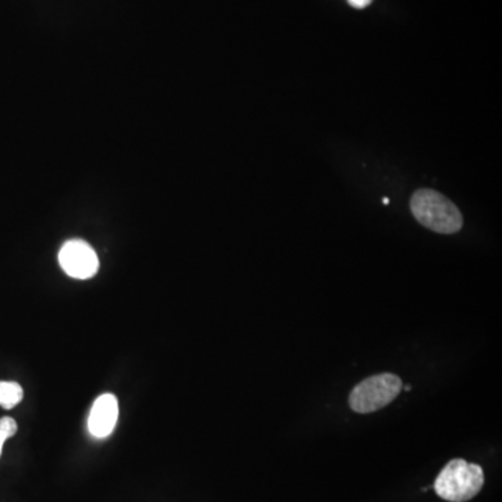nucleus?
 Returning <instances> with one entry per match:
<instances>
[{"instance_id":"f257e3e1","label":"nucleus","mask_w":502,"mask_h":502,"mask_svg":"<svg viewBox=\"0 0 502 502\" xmlns=\"http://www.w3.org/2000/svg\"><path fill=\"white\" fill-rule=\"evenodd\" d=\"M410 209L418 224L436 234L454 235L464 226V216L451 200L433 188H420L410 198Z\"/></svg>"},{"instance_id":"0eeeda50","label":"nucleus","mask_w":502,"mask_h":502,"mask_svg":"<svg viewBox=\"0 0 502 502\" xmlns=\"http://www.w3.org/2000/svg\"><path fill=\"white\" fill-rule=\"evenodd\" d=\"M15 433H17V423H15V418H0V434H4L9 439L15 437Z\"/></svg>"},{"instance_id":"1a4fd4ad","label":"nucleus","mask_w":502,"mask_h":502,"mask_svg":"<svg viewBox=\"0 0 502 502\" xmlns=\"http://www.w3.org/2000/svg\"><path fill=\"white\" fill-rule=\"evenodd\" d=\"M6 441V437H5L4 434H0V457H2V452H4V446Z\"/></svg>"},{"instance_id":"7ed1b4c3","label":"nucleus","mask_w":502,"mask_h":502,"mask_svg":"<svg viewBox=\"0 0 502 502\" xmlns=\"http://www.w3.org/2000/svg\"><path fill=\"white\" fill-rule=\"evenodd\" d=\"M402 381L395 374L368 376L350 392L349 405L356 413H373L391 404L401 394Z\"/></svg>"},{"instance_id":"39448f33","label":"nucleus","mask_w":502,"mask_h":502,"mask_svg":"<svg viewBox=\"0 0 502 502\" xmlns=\"http://www.w3.org/2000/svg\"><path fill=\"white\" fill-rule=\"evenodd\" d=\"M119 416V405L115 395L105 394L94 402L88 417V430L96 438H105L114 431Z\"/></svg>"},{"instance_id":"423d86ee","label":"nucleus","mask_w":502,"mask_h":502,"mask_svg":"<svg viewBox=\"0 0 502 502\" xmlns=\"http://www.w3.org/2000/svg\"><path fill=\"white\" fill-rule=\"evenodd\" d=\"M25 397V391L20 384L13 381H0V407L5 409H13L17 407Z\"/></svg>"},{"instance_id":"f03ea898","label":"nucleus","mask_w":502,"mask_h":502,"mask_svg":"<svg viewBox=\"0 0 502 502\" xmlns=\"http://www.w3.org/2000/svg\"><path fill=\"white\" fill-rule=\"evenodd\" d=\"M483 485L485 473L478 465L454 459L439 473L434 490L446 501L465 502L475 498Z\"/></svg>"},{"instance_id":"6e6552de","label":"nucleus","mask_w":502,"mask_h":502,"mask_svg":"<svg viewBox=\"0 0 502 502\" xmlns=\"http://www.w3.org/2000/svg\"><path fill=\"white\" fill-rule=\"evenodd\" d=\"M374 0H347V4L356 10H363L370 6Z\"/></svg>"},{"instance_id":"20e7f679","label":"nucleus","mask_w":502,"mask_h":502,"mask_svg":"<svg viewBox=\"0 0 502 502\" xmlns=\"http://www.w3.org/2000/svg\"><path fill=\"white\" fill-rule=\"evenodd\" d=\"M59 263L67 276L75 279H88L99 268L98 256L88 243L70 240L59 251Z\"/></svg>"},{"instance_id":"9d476101","label":"nucleus","mask_w":502,"mask_h":502,"mask_svg":"<svg viewBox=\"0 0 502 502\" xmlns=\"http://www.w3.org/2000/svg\"><path fill=\"white\" fill-rule=\"evenodd\" d=\"M383 201H384V204H389V200H388V198H384V200H383Z\"/></svg>"}]
</instances>
